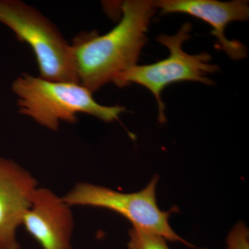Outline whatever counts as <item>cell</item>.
<instances>
[{
    "label": "cell",
    "instance_id": "obj_10",
    "mask_svg": "<svg viewBox=\"0 0 249 249\" xmlns=\"http://www.w3.org/2000/svg\"><path fill=\"white\" fill-rule=\"evenodd\" d=\"M227 249H249V231L245 224H237L227 238Z\"/></svg>",
    "mask_w": 249,
    "mask_h": 249
},
{
    "label": "cell",
    "instance_id": "obj_8",
    "mask_svg": "<svg viewBox=\"0 0 249 249\" xmlns=\"http://www.w3.org/2000/svg\"><path fill=\"white\" fill-rule=\"evenodd\" d=\"M22 225L42 249H71L73 222L70 206L48 189L34 192Z\"/></svg>",
    "mask_w": 249,
    "mask_h": 249
},
{
    "label": "cell",
    "instance_id": "obj_4",
    "mask_svg": "<svg viewBox=\"0 0 249 249\" xmlns=\"http://www.w3.org/2000/svg\"><path fill=\"white\" fill-rule=\"evenodd\" d=\"M0 22L14 31L18 40L30 46L40 78L79 83L71 45L37 9L19 0H0Z\"/></svg>",
    "mask_w": 249,
    "mask_h": 249
},
{
    "label": "cell",
    "instance_id": "obj_2",
    "mask_svg": "<svg viewBox=\"0 0 249 249\" xmlns=\"http://www.w3.org/2000/svg\"><path fill=\"white\" fill-rule=\"evenodd\" d=\"M12 90L18 97L19 112L51 130H57L62 121L74 124L79 113L112 122L126 111L124 106L99 104L79 83L52 81L25 73L15 80Z\"/></svg>",
    "mask_w": 249,
    "mask_h": 249
},
{
    "label": "cell",
    "instance_id": "obj_7",
    "mask_svg": "<svg viewBox=\"0 0 249 249\" xmlns=\"http://www.w3.org/2000/svg\"><path fill=\"white\" fill-rule=\"evenodd\" d=\"M35 178L16 163L0 157V249H19L16 229L32 204Z\"/></svg>",
    "mask_w": 249,
    "mask_h": 249
},
{
    "label": "cell",
    "instance_id": "obj_6",
    "mask_svg": "<svg viewBox=\"0 0 249 249\" xmlns=\"http://www.w3.org/2000/svg\"><path fill=\"white\" fill-rule=\"evenodd\" d=\"M160 14H184L208 23L211 34L217 39L216 47L232 60H241L247 56V48L238 40L227 38L225 30L228 24L236 21H246L249 17V1L234 0H160L155 1Z\"/></svg>",
    "mask_w": 249,
    "mask_h": 249
},
{
    "label": "cell",
    "instance_id": "obj_1",
    "mask_svg": "<svg viewBox=\"0 0 249 249\" xmlns=\"http://www.w3.org/2000/svg\"><path fill=\"white\" fill-rule=\"evenodd\" d=\"M121 9L120 22L107 34L83 33L70 45L78 81L92 93L137 65L157 7L154 1L127 0Z\"/></svg>",
    "mask_w": 249,
    "mask_h": 249
},
{
    "label": "cell",
    "instance_id": "obj_5",
    "mask_svg": "<svg viewBox=\"0 0 249 249\" xmlns=\"http://www.w3.org/2000/svg\"><path fill=\"white\" fill-rule=\"evenodd\" d=\"M158 180L159 177L155 176L143 190L134 193H122L103 186L80 183L62 199L70 206H89L110 210L128 219L135 229L192 247L170 227V213L160 211L157 206L155 190Z\"/></svg>",
    "mask_w": 249,
    "mask_h": 249
},
{
    "label": "cell",
    "instance_id": "obj_3",
    "mask_svg": "<svg viewBox=\"0 0 249 249\" xmlns=\"http://www.w3.org/2000/svg\"><path fill=\"white\" fill-rule=\"evenodd\" d=\"M191 23L183 24L176 34H162L157 38L160 43L168 49L170 55L166 58L150 65L130 67L113 80V83L124 88L135 83L146 88L155 96L159 109V121L165 122V106L161 100V92L168 85L183 81L199 82L208 85L213 81L206 77L209 73L219 71V67L211 64L212 56L203 52L191 55L185 52L183 45L191 38Z\"/></svg>",
    "mask_w": 249,
    "mask_h": 249
},
{
    "label": "cell",
    "instance_id": "obj_9",
    "mask_svg": "<svg viewBox=\"0 0 249 249\" xmlns=\"http://www.w3.org/2000/svg\"><path fill=\"white\" fill-rule=\"evenodd\" d=\"M129 234V249H170L165 239L157 234L135 228Z\"/></svg>",
    "mask_w": 249,
    "mask_h": 249
}]
</instances>
